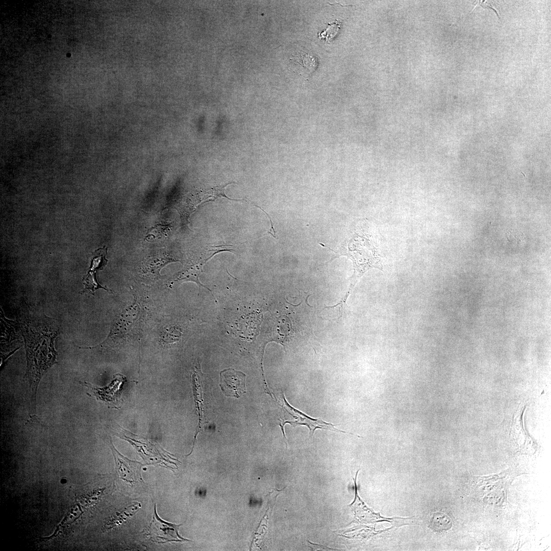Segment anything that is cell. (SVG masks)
<instances>
[{
	"label": "cell",
	"mask_w": 551,
	"mask_h": 551,
	"mask_svg": "<svg viewBox=\"0 0 551 551\" xmlns=\"http://www.w3.org/2000/svg\"><path fill=\"white\" fill-rule=\"evenodd\" d=\"M233 184L231 182L227 183L225 185H219L213 187L207 190H204L201 191V196L199 201V203H206L209 201H214L218 197H224L227 199L231 201H242L243 199H234L229 197L226 195L224 192L225 188L228 185Z\"/></svg>",
	"instance_id": "8fae6325"
},
{
	"label": "cell",
	"mask_w": 551,
	"mask_h": 551,
	"mask_svg": "<svg viewBox=\"0 0 551 551\" xmlns=\"http://www.w3.org/2000/svg\"><path fill=\"white\" fill-rule=\"evenodd\" d=\"M224 251L233 253L235 252V249L232 245L222 244L218 246H211L210 249L207 250L208 252H212V253L210 256V259L215 254Z\"/></svg>",
	"instance_id": "9a60e30c"
},
{
	"label": "cell",
	"mask_w": 551,
	"mask_h": 551,
	"mask_svg": "<svg viewBox=\"0 0 551 551\" xmlns=\"http://www.w3.org/2000/svg\"><path fill=\"white\" fill-rule=\"evenodd\" d=\"M245 379L243 372L226 369L220 372L219 386L226 396L239 398L246 393Z\"/></svg>",
	"instance_id": "277c9868"
},
{
	"label": "cell",
	"mask_w": 551,
	"mask_h": 551,
	"mask_svg": "<svg viewBox=\"0 0 551 551\" xmlns=\"http://www.w3.org/2000/svg\"><path fill=\"white\" fill-rule=\"evenodd\" d=\"M206 262L205 259L198 261H189L187 262L183 268L175 276L174 281L175 282H193L196 283L199 287H205L211 292L210 289L202 284L199 280L200 274L203 272V266Z\"/></svg>",
	"instance_id": "52a82bcc"
},
{
	"label": "cell",
	"mask_w": 551,
	"mask_h": 551,
	"mask_svg": "<svg viewBox=\"0 0 551 551\" xmlns=\"http://www.w3.org/2000/svg\"><path fill=\"white\" fill-rule=\"evenodd\" d=\"M256 207H258L259 209H260L266 215V216H267V217L269 219V221H270V222L271 228L267 231L266 234H270V235H271L272 236V237L273 238H274L276 239H278V238L276 236V231H275V230L274 229L273 226V223H272V220H271V218L270 215L265 211H264L262 208H261L260 207H259V206H258L257 205H256Z\"/></svg>",
	"instance_id": "2e32d148"
},
{
	"label": "cell",
	"mask_w": 551,
	"mask_h": 551,
	"mask_svg": "<svg viewBox=\"0 0 551 551\" xmlns=\"http://www.w3.org/2000/svg\"><path fill=\"white\" fill-rule=\"evenodd\" d=\"M319 244L334 253L331 261L341 256H346L353 262L354 272L348 291L344 297L345 301L365 272L372 268L383 270L381 256L369 235L363 232H355L351 234L344 240L337 251H334L323 243H319Z\"/></svg>",
	"instance_id": "7a4b0ae2"
},
{
	"label": "cell",
	"mask_w": 551,
	"mask_h": 551,
	"mask_svg": "<svg viewBox=\"0 0 551 551\" xmlns=\"http://www.w3.org/2000/svg\"><path fill=\"white\" fill-rule=\"evenodd\" d=\"M431 528L437 532L446 531L452 526L450 519L445 514L440 512H435L430 518Z\"/></svg>",
	"instance_id": "4fadbf2b"
},
{
	"label": "cell",
	"mask_w": 551,
	"mask_h": 551,
	"mask_svg": "<svg viewBox=\"0 0 551 551\" xmlns=\"http://www.w3.org/2000/svg\"><path fill=\"white\" fill-rule=\"evenodd\" d=\"M126 381L125 376L117 373L108 386L103 388L93 387L86 382L80 383L88 389V395L94 396L97 400L103 402L112 408H117L119 406L121 391Z\"/></svg>",
	"instance_id": "3957f363"
},
{
	"label": "cell",
	"mask_w": 551,
	"mask_h": 551,
	"mask_svg": "<svg viewBox=\"0 0 551 551\" xmlns=\"http://www.w3.org/2000/svg\"><path fill=\"white\" fill-rule=\"evenodd\" d=\"M341 22L338 21L337 20L329 23L325 29L318 33V37L319 39L330 42L338 34L341 28Z\"/></svg>",
	"instance_id": "5bb4252c"
},
{
	"label": "cell",
	"mask_w": 551,
	"mask_h": 551,
	"mask_svg": "<svg viewBox=\"0 0 551 551\" xmlns=\"http://www.w3.org/2000/svg\"><path fill=\"white\" fill-rule=\"evenodd\" d=\"M171 524L160 519L155 510L153 519L149 526L147 535L153 541L163 542L171 541H179L177 539L187 540L181 537L178 533L179 527L181 525Z\"/></svg>",
	"instance_id": "5b68a950"
},
{
	"label": "cell",
	"mask_w": 551,
	"mask_h": 551,
	"mask_svg": "<svg viewBox=\"0 0 551 551\" xmlns=\"http://www.w3.org/2000/svg\"><path fill=\"white\" fill-rule=\"evenodd\" d=\"M293 57L295 64H298L302 67V70H305L307 73H311L317 66V57L310 53L300 51L296 53Z\"/></svg>",
	"instance_id": "30bf717a"
},
{
	"label": "cell",
	"mask_w": 551,
	"mask_h": 551,
	"mask_svg": "<svg viewBox=\"0 0 551 551\" xmlns=\"http://www.w3.org/2000/svg\"><path fill=\"white\" fill-rule=\"evenodd\" d=\"M291 408L295 413L297 414V415L299 417L298 418L300 419L299 421L294 422V423L300 425H307L310 429V435H311V436L313 435L314 431L316 429H328L337 432H340L354 435V434L350 433L339 430L334 428V425L325 422L320 418L316 419L312 418L295 409H293L291 407Z\"/></svg>",
	"instance_id": "ba28073f"
},
{
	"label": "cell",
	"mask_w": 551,
	"mask_h": 551,
	"mask_svg": "<svg viewBox=\"0 0 551 551\" xmlns=\"http://www.w3.org/2000/svg\"><path fill=\"white\" fill-rule=\"evenodd\" d=\"M98 270L96 267L91 266L86 276L83 278V283L85 285L84 289L80 293H88L94 294V291L99 288H102L109 291L107 288L102 286L96 279V272Z\"/></svg>",
	"instance_id": "7c38bea8"
},
{
	"label": "cell",
	"mask_w": 551,
	"mask_h": 551,
	"mask_svg": "<svg viewBox=\"0 0 551 551\" xmlns=\"http://www.w3.org/2000/svg\"><path fill=\"white\" fill-rule=\"evenodd\" d=\"M109 445L115 459L117 472L120 478L130 482L140 479V464L131 461L120 455L114 447L111 440H110Z\"/></svg>",
	"instance_id": "8992f818"
},
{
	"label": "cell",
	"mask_w": 551,
	"mask_h": 551,
	"mask_svg": "<svg viewBox=\"0 0 551 551\" xmlns=\"http://www.w3.org/2000/svg\"><path fill=\"white\" fill-rule=\"evenodd\" d=\"M177 261L175 259L168 257L162 256L149 258L144 262L142 271L148 276L157 277L159 275L160 269L168 263Z\"/></svg>",
	"instance_id": "9c48e42d"
},
{
	"label": "cell",
	"mask_w": 551,
	"mask_h": 551,
	"mask_svg": "<svg viewBox=\"0 0 551 551\" xmlns=\"http://www.w3.org/2000/svg\"><path fill=\"white\" fill-rule=\"evenodd\" d=\"M27 356L26 377L29 384L30 404L36 409L37 391L43 375L57 363L54 340L59 328L47 317L27 318L20 323Z\"/></svg>",
	"instance_id": "6da1fadb"
}]
</instances>
